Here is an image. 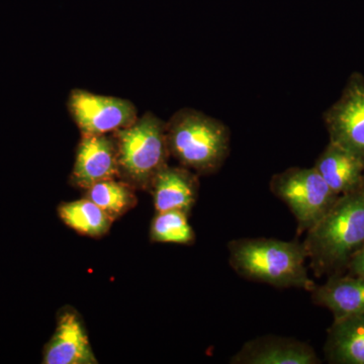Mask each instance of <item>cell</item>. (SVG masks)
I'll use <instances>...</instances> for the list:
<instances>
[{
  "instance_id": "cell-7",
  "label": "cell",
  "mask_w": 364,
  "mask_h": 364,
  "mask_svg": "<svg viewBox=\"0 0 364 364\" xmlns=\"http://www.w3.org/2000/svg\"><path fill=\"white\" fill-rule=\"evenodd\" d=\"M330 142L344 148L364 162V77L353 73L341 97L324 114Z\"/></svg>"
},
{
  "instance_id": "cell-10",
  "label": "cell",
  "mask_w": 364,
  "mask_h": 364,
  "mask_svg": "<svg viewBox=\"0 0 364 364\" xmlns=\"http://www.w3.org/2000/svg\"><path fill=\"white\" fill-rule=\"evenodd\" d=\"M313 347L291 338L264 336L244 344L231 359L234 364H318Z\"/></svg>"
},
{
  "instance_id": "cell-11",
  "label": "cell",
  "mask_w": 364,
  "mask_h": 364,
  "mask_svg": "<svg viewBox=\"0 0 364 364\" xmlns=\"http://www.w3.org/2000/svg\"><path fill=\"white\" fill-rule=\"evenodd\" d=\"M198 176L191 169L166 165L151 184L155 210L157 213L182 210L189 214L198 200Z\"/></svg>"
},
{
  "instance_id": "cell-18",
  "label": "cell",
  "mask_w": 364,
  "mask_h": 364,
  "mask_svg": "<svg viewBox=\"0 0 364 364\" xmlns=\"http://www.w3.org/2000/svg\"><path fill=\"white\" fill-rule=\"evenodd\" d=\"M347 267L350 270L352 275L364 277V245L354 254Z\"/></svg>"
},
{
  "instance_id": "cell-4",
  "label": "cell",
  "mask_w": 364,
  "mask_h": 364,
  "mask_svg": "<svg viewBox=\"0 0 364 364\" xmlns=\"http://www.w3.org/2000/svg\"><path fill=\"white\" fill-rule=\"evenodd\" d=\"M112 136L119 154V178L135 189L150 191L155 176L168 165L166 122L148 112Z\"/></svg>"
},
{
  "instance_id": "cell-8",
  "label": "cell",
  "mask_w": 364,
  "mask_h": 364,
  "mask_svg": "<svg viewBox=\"0 0 364 364\" xmlns=\"http://www.w3.org/2000/svg\"><path fill=\"white\" fill-rule=\"evenodd\" d=\"M119 154L114 136L81 135L71 172V183L86 191L97 182L119 178Z\"/></svg>"
},
{
  "instance_id": "cell-14",
  "label": "cell",
  "mask_w": 364,
  "mask_h": 364,
  "mask_svg": "<svg viewBox=\"0 0 364 364\" xmlns=\"http://www.w3.org/2000/svg\"><path fill=\"white\" fill-rule=\"evenodd\" d=\"M325 352L332 363L364 364V314L334 321Z\"/></svg>"
},
{
  "instance_id": "cell-1",
  "label": "cell",
  "mask_w": 364,
  "mask_h": 364,
  "mask_svg": "<svg viewBox=\"0 0 364 364\" xmlns=\"http://www.w3.org/2000/svg\"><path fill=\"white\" fill-rule=\"evenodd\" d=\"M303 242L314 272L334 274L364 245V181L336 202Z\"/></svg>"
},
{
  "instance_id": "cell-6",
  "label": "cell",
  "mask_w": 364,
  "mask_h": 364,
  "mask_svg": "<svg viewBox=\"0 0 364 364\" xmlns=\"http://www.w3.org/2000/svg\"><path fill=\"white\" fill-rule=\"evenodd\" d=\"M67 107L81 135H109L128 128L139 117L131 100L81 88L70 91Z\"/></svg>"
},
{
  "instance_id": "cell-16",
  "label": "cell",
  "mask_w": 364,
  "mask_h": 364,
  "mask_svg": "<svg viewBox=\"0 0 364 364\" xmlns=\"http://www.w3.org/2000/svg\"><path fill=\"white\" fill-rule=\"evenodd\" d=\"M135 191L122 179H107L86 189L85 198L104 210L112 219L117 220L136 205Z\"/></svg>"
},
{
  "instance_id": "cell-2",
  "label": "cell",
  "mask_w": 364,
  "mask_h": 364,
  "mask_svg": "<svg viewBox=\"0 0 364 364\" xmlns=\"http://www.w3.org/2000/svg\"><path fill=\"white\" fill-rule=\"evenodd\" d=\"M230 263L235 272L254 282L279 289H306L316 287L310 279L304 243L277 239H239L228 244Z\"/></svg>"
},
{
  "instance_id": "cell-15",
  "label": "cell",
  "mask_w": 364,
  "mask_h": 364,
  "mask_svg": "<svg viewBox=\"0 0 364 364\" xmlns=\"http://www.w3.org/2000/svg\"><path fill=\"white\" fill-rule=\"evenodd\" d=\"M58 215L67 226L91 238H100L109 233L114 221L104 210L86 198L60 203Z\"/></svg>"
},
{
  "instance_id": "cell-13",
  "label": "cell",
  "mask_w": 364,
  "mask_h": 364,
  "mask_svg": "<svg viewBox=\"0 0 364 364\" xmlns=\"http://www.w3.org/2000/svg\"><path fill=\"white\" fill-rule=\"evenodd\" d=\"M337 196L350 193L364 181V162L356 155L329 142L314 165Z\"/></svg>"
},
{
  "instance_id": "cell-12",
  "label": "cell",
  "mask_w": 364,
  "mask_h": 364,
  "mask_svg": "<svg viewBox=\"0 0 364 364\" xmlns=\"http://www.w3.org/2000/svg\"><path fill=\"white\" fill-rule=\"evenodd\" d=\"M311 293L314 303L331 311L335 321L364 314L363 277L334 275L322 286L316 284Z\"/></svg>"
},
{
  "instance_id": "cell-5",
  "label": "cell",
  "mask_w": 364,
  "mask_h": 364,
  "mask_svg": "<svg viewBox=\"0 0 364 364\" xmlns=\"http://www.w3.org/2000/svg\"><path fill=\"white\" fill-rule=\"evenodd\" d=\"M270 191L282 200L298 223V232H308L336 202L337 196L315 167H291L274 174Z\"/></svg>"
},
{
  "instance_id": "cell-17",
  "label": "cell",
  "mask_w": 364,
  "mask_h": 364,
  "mask_svg": "<svg viewBox=\"0 0 364 364\" xmlns=\"http://www.w3.org/2000/svg\"><path fill=\"white\" fill-rule=\"evenodd\" d=\"M150 239L155 243L191 245L196 234L188 222V214L182 210L157 213L150 228Z\"/></svg>"
},
{
  "instance_id": "cell-3",
  "label": "cell",
  "mask_w": 364,
  "mask_h": 364,
  "mask_svg": "<svg viewBox=\"0 0 364 364\" xmlns=\"http://www.w3.org/2000/svg\"><path fill=\"white\" fill-rule=\"evenodd\" d=\"M166 135L170 156L196 173H214L229 156V128L198 109L183 107L173 114Z\"/></svg>"
},
{
  "instance_id": "cell-9",
  "label": "cell",
  "mask_w": 364,
  "mask_h": 364,
  "mask_svg": "<svg viewBox=\"0 0 364 364\" xmlns=\"http://www.w3.org/2000/svg\"><path fill=\"white\" fill-rule=\"evenodd\" d=\"M85 323L75 309L65 306L59 312L56 330L43 350L44 364H95Z\"/></svg>"
}]
</instances>
